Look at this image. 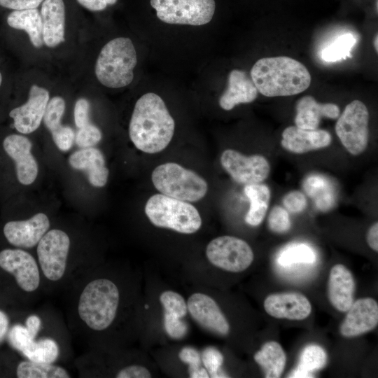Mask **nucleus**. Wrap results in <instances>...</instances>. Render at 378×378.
Listing matches in <instances>:
<instances>
[{
	"mask_svg": "<svg viewBox=\"0 0 378 378\" xmlns=\"http://www.w3.org/2000/svg\"><path fill=\"white\" fill-rule=\"evenodd\" d=\"M65 110V102L61 97H54L48 103L43 115V122L51 132L60 127L61 119Z\"/></svg>",
	"mask_w": 378,
	"mask_h": 378,
	"instance_id": "72a5a7b5",
	"label": "nucleus"
},
{
	"mask_svg": "<svg viewBox=\"0 0 378 378\" xmlns=\"http://www.w3.org/2000/svg\"><path fill=\"white\" fill-rule=\"evenodd\" d=\"M120 294L117 285L106 278L88 281L81 288L76 302V316L87 331L102 332L114 322Z\"/></svg>",
	"mask_w": 378,
	"mask_h": 378,
	"instance_id": "7ed1b4c3",
	"label": "nucleus"
},
{
	"mask_svg": "<svg viewBox=\"0 0 378 378\" xmlns=\"http://www.w3.org/2000/svg\"><path fill=\"white\" fill-rule=\"evenodd\" d=\"M356 43V39L350 33L339 36L335 41L325 48L321 58L327 62H334L351 57V51Z\"/></svg>",
	"mask_w": 378,
	"mask_h": 378,
	"instance_id": "2f4dec72",
	"label": "nucleus"
},
{
	"mask_svg": "<svg viewBox=\"0 0 378 378\" xmlns=\"http://www.w3.org/2000/svg\"><path fill=\"white\" fill-rule=\"evenodd\" d=\"M41 16L43 43L54 48L64 42L65 6L63 0H44Z\"/></svg>",
	"mask_w": 378,
	"mask_h": 378,
	"instance_id": "4be33fe9",
	"label": "nucleus"
},
{
	"mask_svg": "<svg viewBox=\"0 0 378 378\" xmlns=\"http://www.w3.org/2000/svg\"><path fill=\"white\" fill-rule=\"evenodd\" d=\"M48 102V91L33 85L30 88L27 102L9 113L17 131L22 134H30L36 130L41 125Z\"/></svg>",
	"mask_w": 378,
	"mask_h": 378,
	"instance_id": "4468645a",
	"label": "nucleus"
},
{
	"mask_svg": "<svg viewBox=\"0 0 378 378\" xmlns=\"http://www.w3.org/2000/svg\"><path fill=\"white\" fill-rule=\"evenodd\" d=\"M220 164L232 179L241 184L261 183L267 178L270 172V164L264 156H246L232 149L223 152Z\"/></svg>",
	"mask_w": 378,
	"mask_h": 378,
	"instance_id": "f8f14e48",
	"label": "nucleus"
},
{
	"mask_svg": "<svg viewBox=\"0 0 378 378\" xmlns=\"http://www.w3.org/2000/svg\"><path fill=\"white\" fill-rule=\"evenodd\" d=\"M178 357L182 362L189 365V369L200 366V354L192 347L186 346L183 348L178 354Z\"/></svg>",
	"mask_w": 378,
	"mask_h": 378,
	"instance_id": "49530a36",
	"label": "nucleus"
},
{
	"mask_svg": "<svg viewBox=\"0 0 378 378\" xmlns=\"http://www.w3.org/2000/svg\"><path fill=\"white\" fill-rule=\"evenodd\" d=\"M6 153L15 163L16 175L22 185L31 184L36 178L38 164L31 153V142L22 135L10 134L3 142Z\"/></svg>",
	"mask_w": 378,
	"mask_h": 378,
	"instance_id": "f3484780",
	"label": "nucleus"
},
{
	"mask_svg": "<svg viewBox=\"0 0 378 378\" xmlns=\"http://www.w3.org/2000/svg\"><path fill=\"white\" fill-rule=\"evenodd\" d=\"M265 312L276 318L303 320L312 312V305L304 295L296 292L270 294L264 300Z\"/></svg>",
	"mask_w": 378,
	"mask_h": 378,
	"instance_id": "a211bd4d",
	"label": "nucleus"
},
{
	"mask_svg": "<svg viewBox=\"0 0 378 378\" xmlns=\"http://www.w3.org/2000/svg\"><path fill=\"white\" fill-rule=\"evenodd\" d=\"M150 372L147 368L139 365H131L120 370L115 377L117 378H149Z\"/></svg>",
	"mask_w": 378,
	"mask_h": 378,
	"instance_id": "c03bdc74",
	"label": "nucleus"
},
{
	"mask_svg": "<svg viewBox=\"0 0 378 378\" xmlns=\"http://www.w3.org/2000/svg\"><path fill=\"white\" fill-rule=\"evenodd\" d=\"M340 326L345 337H357L374 329L378 323V304L371 298L354 302Z\"/></svg>",
	"mask_w": 378,
	"mask_h": 378,
	"instance_id": "dca6fc26",
	"label": "nucleus"
},
{
	"mask_svg": "<svg viewBox=\"0 0 378 378\" xmlns=\"http://www.w3.org/2000/svg\"><path fill=\"white\" fill-rule=\"evenodd\" d=\"M251 78L258 92L270 97L301 93L311 83V76L307 67L286 56L258 59L251 70Z\"/></svg>",
	"mask_w": 378,
	"mask_h": 378,
	"instance_id": "f03ea898",
	"label": "nucleus"
},
{
	"mask_svg": "<svg viewBox=\"0 0 378 378\" xmlns=\"http://www.w3.org/2000/svg\"><path fill=\"white\" fill-rule=\"evenodd\" d=\"M303 188L307 195L314 199L316 207L328 211L334 205L335 195L329 181L320 175H312L306 178Z\"/></svg>",
	"mask_w": 378,
	"mask_h": 378,
	"instance_id": "c85d7f7f",
	"label": "nucleus"
},
{
	"mask_svg": "<svg viewBox=\"0 0 378 378\" xmlns=\"http://www.w3.org/2000/svg\"><path fill=\"white\" fill-rule=\"evenodd\" d=\"M53 141L62 151L69 150L75 141L74 130L69 126L62 125L51 132Z\"/></svg>",
	"mask_w": 378,
	"mask_h": 378,
	"instance_id": "a19ab883",
	"label": "nucleus"
},
{
	"mask_svg": "<svg viewBox=\"0 0 378 378\" xmlns=\"http://www.w3.org/2000/svg\"><path fill=\"white\" fill-rule=\"evenodd\" d=\"M1 83H2V75H1V74L0 72V86L1 85Z\"/></svg>",
	"mask_w": 378,
	"mask_h": 378,
	"instance_id": "5fc2aeb1",
	"label": "nucleus"
},
{
	"mask_svg": "<svg viewBox=\"0 0 378 378\" xmlns=\"http://www.w3.org/2000/svg\"><path fill=\"white\" fill-rule=\"evenodd\" d=\"M355 282L353 274L344 265H335L328 278V296L337 310L345 312L354 302Z\"/></svg>",
	"mask_w": 378,
	"mask_h": 378,
	"instance_id": "aec40b11",
	"label": "nucleus"
},
{
	"mask_svg": "<svg viewBox=\"0 0 378 378\" xmlns=\"http://www.w3.org/2000/svg\"><path fill=\"white\" fill-rule=\"evenodd\" d=\"M340 115V109L337 104L318 103L309 95L300 99L296 104L295 126L306 129L318 128L321 118L336 119Z\"/></svg>",
	"mask_w": 378,
	"mask_h": 378,
	"instance_id": "b1692460",
	"label": "nucleus"
},
{
	"mask_svg": "<svg viewBox=\"0 0 378 378\" xmlns=\"http://www.w3.org/2000/svg\"><path fill=\"white\" fill-rule=\"evenodd\" d=\"M69 163L72 168L85 172L94 187L106 185L109 172L105 166L104 155L98 148L90 147L76 150L69 156Z\"/></svg>",
	"mask_w": 378,
	"mask_h": 378,
	"instance_id": "412c9836",
	"label": "nucleus"
},
{
	"mask_svg": "<svg viewBox=\"0 0 378 378\" xmlns=\"http://www.w3.org/2000/svg\"><path fill=\"white\" fill-rule=\"evenodd\" d=\"M44 0H0V6L14 10L36 8Z\"/></svg>",
	"mask_w": 378,
	"mask_h": 378,
	"instance_id": "a18cd8bd",
	"label": "nucleus"
},
{
	"mask_svg": "<svg viewBox=\"0 0 378 378\" xmlns=\"http://www.w3.org/2000/svg\"><path fill=\"white\" fill-rule=\"evenodd\" d=\"M71 246L69 235L59 229L48 230L37 244L38 264L43 276L51 282H58L68 270Z\"/></svg>",
	"mask_w": 378,
	"mask_h": 378,
	"instance_id": "6e6552de",
	"label": "nucleus"
},
{
	"mask_svg": "<svg viewBox=\"0 0 378 378\" xmlns=\"http://www.w3.org/2000/svg\"><path fill=\"white\" fill-rule=\"evenodd\" d=\"M174 129V120L159 95L148 92L139 98L129 125L130 138L137 149L146 153L163 150Z\"/></svg>",
	"mask_w": 378,
	"mask_h": 378,
	"instance_id": "f257e3e1",
	"label": "nucleus"
},
{
	"mask_svg": "<svg viewBox=\"0 0 378 378\" xmlns=\"http://www.w3.org/2000/svg\"><path fill=\"white\" fill-rule=\"evenodd\" d=\"M206 255L212 265L231 272L244 271L254 258L251 246L244 240L228 235L211 240L206 246Z\"/></svg>",
	"mask_w": 378,
	"mask_h": 378,
	"instance_id": "9d476101",
	"label": "nucleus"
},
{
	"mask_svg": "<svg viewBox=\"0 0 378 378\" xmlns=\"http://www.w3.org/2000/svg\"><path fill=\"white\" fill-rule=\"evenodd\" d=\"M27 359L38 363H54L59 355V346L54 339L34 340L21 353Z\"/></svg>",
	"mask_w": 378,
	"mask_h": 378,
	"instance_id": "7c9ffc66",
	"label": "nucleus"
},
{
	"mask_svg": "<svg viewBox=\"0 0 378 378\" xmlns=\"http://www.w3.org/2000/svg\"><path fill=\"white\" fill-rule=\"evenodd\" d=\"M189 374L191 378H208L209 377L207 370L201 366L190 368Z\"/></svg>",
	"mask_w": 378,
	"mask_h": 378,
	"instance_id": "603ef678",
	"label": "nucleus"
},
{
	"mask_svg": "<svg viewBox=\"0 0 378 378\" xmlns=\"http://www.w3.org/2000/svg\"><path fill=\"white\" fill-rule=\"evenodd\" d=\"M77 1L91 11H100L104 10L108 5L115 4L117 0H77Z\"/></svg>",
	"mask_w": 378,
	"mask_h": 378,
	"instance_id": "8fccbe9b",
	"label": "nucleus"
},
{
	"mask_svg": "<svg viewBox=\"0 0 378 378\" xmlns=\"http://www.w3.org/2000/svg\"><path fill=\"white\" fill-rule=\"evenodd\" d=\"M151 179L161 194L186 202H197L207 192L206 181L195 172L175 162L155 168Z\"/></svg>",
	"mask_w": 378,
	"mask_h": 378,
	"instance_id": "423d86ee",
	"label": "nucleus"
},
{
	"mask_svg": "<svg viewBox=\"0 0 378 378\" xmlns=\"http://www.w3.org/2000/svg\"><path fill=\"white\" fill-rule=\"evenodd\" d=\"M50 225L47 215L37 213L27 220L7 222L3 232L7 241L15 248H30L38 244Z\"/></svg>",
	"mask_w": 378,
	"mask_h": 378,
	"instance_id": "ddd939ff",
	"label": "nucleus"
},
{
	"mask_svg": "<svg viewBox=\"0 0 378 378\" xmlns=\"http://www.w3.org/2000/svg\"><path fill=\"white\" fill-rule=\"evenodd\" d=\"M0 270L12 277L18 288L24 293H33L41 285V272L38 262L24 249L1 250Z\"/></svg>",
	"mask_w": 378,
	"mask_h": 378,
	"instance_id": "9b49d317",
	"label": "nucleus"
},
{
	"mask_svg": "<svg viewBox=\"0 0 378 378\" xmlns=\"http://www.w3.org/2000/svg\"><path fill=\"white\" fill-rule=\"evenodd\" d=\"M8 24L14 29L24 30L35 48L43 46L42 20L37 8L13 10L7 18Z\"/></svg>",
	"mask_w": 378,
	"mask_h": 378,
	"instance_id": "393cba45",
	"label": "nucleus"
},
{
	"mask_svg": "<svg viewBox=\"0 0 378 378\" xmlns=\"http://www.w3.org/2000/svg\"><path fill=\"white\" fill-rule=\"evenodd\" d=\"M160 301L164 312L178 318L184 317L188 312L187 302L183 298L174 291H164L160 296Z\"/></svg>",
	"mask_w": 378,
	"mask_h": 378,
	"instance_id": "f704fd0d",
	"label": "nucleus"
},
{
	"mask_svg": "<svg viewBox=\"0 0 378 378\" xmlns=\"http://www.w3.org/2000/svg\"><path fill=\"white\" fill-rule=\"evenodd\" d=\"M244 191L250 202L245 221L251 226H258L262 222L267 214L270 190L267 185L259 183L246 185Z\"/></svg>",
	"mask_w": 378,
	"mask_h": 378,
	"instance_id": "bb28decb",
	"label": "nucleus"
},
{
	"mask_svg": "<svg viewBox=\"0 0 378 378\" xmlns=\"http://www.w3.org/2000/svg\"><path fill=\"white\" fill-rule=\"evenodd\" d=\"M326 360V353L321 346L308 345L302 351L298 367L288 377H313L312 373L323 368Z\"/></svg>",
	"mask_w": 378,
	"mask_h": 378,
	"instance_id": "c756f323",
	"label": "nucleus"
},
{
	"mask_svg": "<svg viewBox=\"0 0 378 378\" xmlns=\"http://www.w3.org/2000/svg\"><path fill=\"white\" fill-rule=\"evenodd\" d=\"M316 260L313 249L304 244H291L280 253L278 261L282 266H289L297 263H312Z\"/></svg>",
	"mask_w": 378,
	"mask_h": 378,
	"instance_id": "473e14b6",
	"label": "nucleus"
},
{
	"mask_svg": "<svg viewBox=\"0 0 378 378\" xmlns=\"http://www.w3.org/2000/svg\"><path fill=\"white\" fill-rule=\"evenodd\" d=\"M13 324L8 312L0 307V346L4 342L7 343L8 332Z\"/></svg>",
	"mask_w": 378,
	"mask_h": 378,
	"instance_id": "de8ad7c7",
	"label": "nucleus"
},
{
	"mask_svg": "<svg viewBox=\"0 0 378 378\" xmlns=\"http://www.w3.org/2000/svg\"><path fill=\"white\" fill-rule=\"evenodd\" d=\"M150 4L159 20L172 24H206L216 9L214 0H150Z\"/></svg>",
	"mask_w": 378,
	"mask_h": 378,
	"instance_id": "0eeeda50",
	"label": "nucleus"
},
{
	"mask_svg": "<svg viewBox=\"0 0 378 378\" xmlns=\"http://www.w3.org/2000/svg\"><path fill=\"white\" fill-rule=\"evenodd\" d=\"M26 328L33 340L36 337L42 328L41 318L36 314H31L27 316L24 323Z\"/></svg>",
	"mask_w": 378,
	"mask_h": 378,
	"instance_id": "09e8293b",
	"label": "nucleus"
},
{
	"mask_svg": "<svg viewBox=\"0 0 378 378\" xmlns=\"http://www.w3.org/2000/svg\"><path fill=\"white\" fill-rule=\"evenodd\" d=\"M202 359L211 377H227L220 372L223 356L218 349L211 346L206 348L202 352Z\"/></svg>",
	"mask_w": 378,
	"mask_h": 378,
	"instance_id": "58836bf2",
	"label": "nucleus"
},
{
	"mask_svg": "<svg viewBox=\"0 0 378 378\" xmlns=\"http://www.w3.org/2000/svg\"><path fill=\"white\" fill-rule=\"evenodd\" d=\"M18 378H69V372L54 363H38L29 359L18 361L12 372Z\"/></svg>",
	"mask_w": 378,
	"mask_h": 378,
	"instance_id": "cd10ccee",
	"label": "nucleus"
},
{
	"mask_svg": "<svg viewBox=\"0 0 378 378\" xmlns=\"http://www.w3.org/2000/svg\"><path fill=\"white\" fill-rule=\"evenodd\" d=\"M267 224L273 232L279 234L287 232L291 227L288 212L282 206H274L270 212Z\"/></svg>",
	"mask_w": 378,
	"mask_h": 378,
	"instance_id": "e433bc0d",
	"label": "nucleus"
},
{
	"mask_svg": "<svg viewBox=\"0 0 378 378\" xmlns=\"http://www.w3.org/2000/svg\"><path fill=\"white\" fill-rule=\"evenodd\" d=\"M367 243L374 251H378V223L375 222L368 230L367 233Z\"/></svg>",
	"mask_w": 378,
	"mask_h": 378,
	"instance_id": "3c124183",
	"label": "nucleus"
},
{
	"mask_svg": "<svg viewBox=\"0 0 378 378\" xmlns=\"http://www.w3.org/2000/svg\"><path fill=\"white\" fill-rule=\"evenodd\" d=\"M164 325L166 332L173 339L179 340L186 336L188 327L181 318L164 312Z\"/></svg>",
	"mask_w": 378,
	"mask_h": 378,
	"instance_id": "ea45409f",
	"label": "nucleus"
},
{
	"mask_svg": "<svg viewBox=\"0 0 378 378\" xmlns=\"http://www.w3.org/2000/svg\"><path fill=\"white\" fill-rule=\"evenodd\" d=\"M377 39H378L377 34H376L375 36H374V49H375L376 52H377V50H378Z\"/></svg>",
	"mask_w": 378,
	"mask_h": 378,
	"instance_id": "864d4df0",
	"label": "nucleus"
},
{
	"mask_svg": "<svg viewBox=\"0 0 378 378\" xmlns=\"http://www.w3.org/2000/svg\"><path fill=\"white\" fill-rule=\"evenodd\" d=\"M282 203L287 211L292 214L302 212L307 205L305 195L298 190H292L285 195Z\"/></svg>",
	"mask_w": 378,
	"mask_h": 378,
	"instance_id": "79ce46f5",
	"label": "nucleus"
},
{
	"mask_svg": "<svg viewBox=\"0 0 378 378\" xmlns=\"http://www.w3.org/2000/svg\"><path fill=\"white\" fill-rule=\"evenodd\" d=\"M102 136L100 130L91 122H88L78 128L75 135V142L80 148H90L99 143Z\"/></svg>",
	"mask_w": 378,
	"mask_h": 378,
	"instance_id": "4c0bfd02",
	"label": "nucleus"
},
{
	"mask_svg": "<svg viewBox=\"0 0 378 378\" xmlns=\"http://www.w3.org/2000/svg\"><path fill=\"white\" fill-rule=\"evenodd\" d=\"M33 340L24 324L15 323L8 332L7 344L13 351L21 354Z\"/></svg>",
	"mask_w": 378,
	"mask_h": 378,
	"instance_id": "c9c22d12",
	"label": "nucleus"
},
{
	"mask_svg": "<svg viewBox=\"0 0 378 378\" xmlns=\"http://www.w3.org/2000/svg\"><path fill=\"white\" fill-rule=\"evenodd\" d=\"M136 63V52L132 40L118 37L102 48L95 64V75L106 87L123 88L133 80Z\"/></svg>",
	"mask_w": 378,
	"mask_h": 378,
	"instance_id": "20e7f679",
	"label": "nucleus"
},
{
	"mask_svg": "<svg viewBox=\"0 0 378 378\" xmlns=\"http://www.w3.org/2000/svg\"><path fill=\"white\" fill-rule=\"evenodd\" d=\"M369 112L356 99L347 104L335 124V132L346 150L354 155L362 153L369 141Z\"/></svg>",
	"mask_w": 378,
	"mask_h": 378,
	"instance_id": "1a4fd4ad",
	"label": "nucleus"
},
{
	"mask_svg": "<svg viewBox=\"0 0 378 378\" xmlns=\"http://www.w3.org/2000/svg\"><path fill=\"white\" fill-rule=\"evenodd\" d=\"M254 360L263 370L265 377L278 378L284 370L286 356L278 342L270 341L255 354Z\"/></svg>",
	"mask_w": 378,
	"mask_h": 378,
	"instance_id": "a878e982",
	"label": "nucleus"
},
{
	"mask_svg": "<svg viewBox=\"0 0 378 378\" xmlns=\"http://www.w3.org/2000/svg\"><path fill=\"white\" fill-rule=\"evenodd\" d=\"M90 112V103L85 98L78 99L74 106V122L78 128H80L88 122Z\"/></svg>",
	"mask_w": 378,
	"mask_h": 378,
	"instance_id": "37998d69",
	"label": "nucleus"
},
{
	"mask_svg": "<svg viewBox=\"0 0 378 378\" xmlns=\"http://www.w3.org/2000/svg\"><path fill=\"white\" fill-rule=\"evenodd\" d=\"M145 213L154 225L183 234L195 233L202 225L201 216L194 206L162 194L148 199Z\"/></svg>",
	"mask_w": 378,
	"mask_h": 378,
	"instance_id": "39448f33",
	"label": "nucleus"
},
{
	"mask_svg": "<svg viewBox=\"0 0 378 378\" xmlns=\"http://www.w3.org/2000/svg\"><path fill=\"white\" fill-rule=\"evenodd\" d=\"M281 144L286 150L302 154L326 148L332 141L330 134L324 130H306L297 126H289L281 134Z\"/></svg>",
	"mask_w": 378,
	"mask_h": 378,
	"instance_id": "6ab92c4d",
	"label": "nucleus"
},
{
	"mask_svg": "<svg viewBox=\"0 0 378 378\" xmlns=\"http://www.w3.org/2000/svg\"><path fill=\"white\" fill-rule=\"evenodd\" d=\"M258 92L252 79L245 71L233 69L229 74L227 88L219 99V105L223 109L230 111L239 104L253 102Z\"/></svg>",
	"mask_w": 378,
	"mask_h": 378,
	"instance_id": "5701e85b",
	"label": "nucleus"
},
{
	"mask_svg": "<svg viewBox=\"0 0 378 378\" xmlns=\"http://www.w3.org/2000/svg\"><path fill=\"white\" fill-rule=\"evenodd\" d=\"M192 318L204 329L220 336L230 332V325L216 301L207 295L195 293L187 302Z\"/></svg>",
	"mask_w": 378,
	"mask_h": 378,
	"instance_id": "2eb2a0df",
	"label": "nucleus"
}]
</instances>
